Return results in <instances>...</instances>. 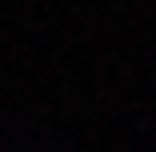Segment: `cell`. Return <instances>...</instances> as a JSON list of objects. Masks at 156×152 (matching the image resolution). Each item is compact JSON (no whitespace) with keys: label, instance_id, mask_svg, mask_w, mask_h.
<instances>
[]
</instances>
